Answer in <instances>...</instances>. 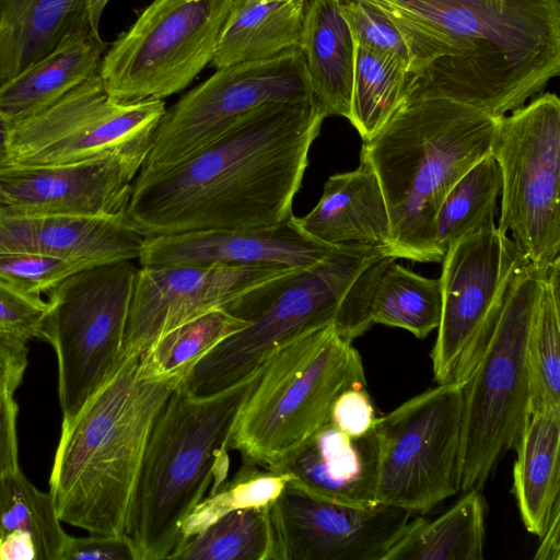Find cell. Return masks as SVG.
<instances>
[{"label": "cell", "instance_id": "obj_3", "mask_svg": "<svg viewBox=\"0 0 560 560\" xmlns=\"http://www.w3.org/2000/svg\"><path fill=\"white\" fill-rule=\"evenodd\" d=\"M390 258L384 247L343 244L313 266L290 269L236 296L222 308L248 325L209 350L184 382L197 395L222 390L285 342L331 324L352 341L374 325L371 295Z\"/></svg>", "mask_w": 560, "mask_h": 560}, {"label": "cell", "instance_id": "obj_29", "mask_svg": "<svg viewBox=\"0 0 560 560\" xmlns=\"http://www.w3.org/2000/svg\"><path fill=\"white\" fill-rule=\"evenodd\" d=\"M442 314L439 279L420 276L390 258L381 269L370 301L373 324L402 328L417 338L438 329Z\"/></svg>", "mask_w": 560, "mask_h": 560}, {"label": "cell", "instance_id": "obj_37", "mask_svg": "<svg viewBox=\"0 0 560 560\" xmlns=\"http://www.w3.org/2000/svg\"><path fill=\"white\" fill-rule=\"evenodd\" d=\"M90 268L58 256L18 252L0 254V278L28 294L42 295L77 271Z\"/></svg>", "mask_w": 560, "mask_h": 560}, {"label": "cell", "instance_id": "obj_12", "mask_svg": "<svg viewBox=\"0 0 560 560\" xmlns=\"http://www.w3.org/2000/svg\"><path fill=\"white\" fill-rule=\"evenodd\" d=\"M491 154L502 177L498 228L535 268L560 258V101L545 93L501 118Z\"/></svg>", "mask_w": 560, "mask_h": 560}, {"label": "cell", "instance_id": "obj_16", "mask_svg": "<svg viewBox=\"0 0 560 560\" xmlns=\"http://www.w3.org/2000/svg\"><path fill=\"white\" fill-rule=\"evenodd\" d=\"M411 515L386 504L331 502L288 481L269 505L273 560H382Z\"/></svg>", "mask_w": 560, "mask_h": 560}, {"label": "cell", "instance_id": "obj_40", "mask_svg": "<svg viewBox=\"0 0 560 560\" xmlns=\"http://www.w3.org/2000/svg\"><path fill=\"white\" fill-rule=\"evenodd\" d=\"M377 417L366 386L352 387L342 392L334 401L329 422L351 436L370 432Z\"/></svg>", "mask_w": 560, "mask_h": 560}, {"label": "cell", "instance_id": "obj_30", "mask_svg": "<svg viewBox=\"0 0 560 560\" xmlns=\"http://www.w3.org/2000/svg\"><path fill=\"white\" fill-rule=\"evenodd\" d=\"M247 325L222 307L207 312L156 339L140 355V373L178 384L209 350Z\"/></svg>", "mask_w": 560, "mask_h": 560}, {"label": "cell", "instance_id": "obj_9", "mask_svg": "<svg viewBox=\"0 0 560 560\" xmlns=\"http://www.w3.org/2000/svg\"><path fill=\"white\" fill-rule=\"evenodd\" d=\"M138 268L130 261L74 272L50 290L39 338L57 357L62 418L73 416L121 358Z\"/></svg>", "mask_w": 560, "mask_h": 560}, {"label": "cell", "instance_id": "obj_15", "mask_svg": "<svg viewBox=\"0 0 560 560\" xmlns=\"http://www.w3.org/2000/svg\"><path fill=\"white\" fill-rule=\"evenodd\" d=\"M165 109L161 100L113 101L96 72L44 110L13 124L7 165L62 164L122 149L152 137Z\"/></svg>", "mask_w": 560, "mask_h": 560}, {"label": "cell", "instance_id": "obj_17", "mask_svg": "<svg viewBox=\"0 0 560 560\" xmlns=\"http://www.w3.org/2000/svg\"><path fill=\"white\" fill-rule=\"evenodd\" d=\"M293 268L173 265L138 269L121 358L144 353L164 334Z\"/></svg>", "mask_w": 560, "mask_h": 560}, {"label": "cell", "instance_id": "obj_27", "mask_svg": "<svg viewBox=\"0 0 560 560\" xmlns=\"http://www.w3.org/2000/svg\"><path fill=\"white\" fill-rule=\"evenodd\" d=\"M303 4L304 0H236L210 65L220 69L265 61L299 49Z\"/></svg>", "mask_w": 560, "mask_h": 560}, {"label": "cell", "instance_id": "obj_28", "mask_svg": "<svg viewBox=\"0 0 560 560\" xmlns=\"http://www.w3.org/2000/svg\"><path fill=\"white\" fill-rule=\"evenodd\" d=\"M485 511L481 491H465L436 518L410 520L382 560H482Z\"/></svg>", "mask_w": 560, "mask_h": 560}, {"label": "cell", "instance_id": "obj_41", "mask_svg": "<svg viewBox=\"0 0 560 560\" xmlns=\"http://www.w3.org/2000/svg\"><path fill=\"white\" fill-rule=\"evenodd\" d=\"M61 560H137V557L126 535L90 534L89 537H70Z\"/></svg>", "mask_w": 560, "mask_h": 560}, {"label": "cell", "instance_id": "obj_19", "mask_svg": "<svg viewBox=\"0 0 560 560\" xmlns=\"http://www.w3.org/2000/svg\"><path fill=\"white\" fill-rule=\"evenodd\" d=\"M320 243L287 222L259 229L210 230L145 237L141 267L173 265L279 266L304 268L338 247Z\"/></svg>", "mask_w": 560, "mask_h": 560}, {"label": "cell", "instance_id": "obj_36", "mask_svg": "<svg viewBox=\"0 0 560 560\" xmlns=\"http://www.w3.org/2000/svg\"><path fill=\"white\" fill-rule=\"evenodd\" d=\"M291 479L293 476L290 472L272 471L243 462L231 481L224 482L218 490L206 495L183 521V545L232 512L269 506Z\"/></svg>", "mask_w": 560, "mask_h": 560}, {"label": "cell", "instance_id": "obj_20", "mask_svg": "<svg viewBox=\"0 0 560 560\" xmlns=\"http://www.w3.org/2000/svg\"><path fill=\"white\" fill-rule=\"evenodd\" d=\"M145 236L125 213H23L0 210V254L33 252L88 267L138 259Z\"/></svg>", "mask_w": 560, "mask_h": 560}, {"label": "cell", "instance_id": "obj_1", "mask_svg": "<svg viewBox=\"0 0 560 560\" xmlns=\"http://www.w3.org/2000/svg\"><path fill=\"white\" fill-rule=\"evenodd\" d=\"M325 118L316 101L258 106L173 170L135 179L125 214L145 237L282 224Z\"/></svg>", "mask_w": 560, "mask_h": 560}, {"label": "cell", "instance_id": "obj_38", "mask_svg": "<svg viewBox=\"0 0 560 560\" xmlns=\"http://www.w3.org/2000/svg\"><path fill=\"white\" fill-rule=\"evenodd\" d=\"M355 45L385 55L410 67L406 44L396 26L380 10L363 0H340Z\"/></svg>", "mask_w": 560, "mask_h": 560}, {"label": "cell", "instance_id": "obj_45", "mask_svg": "<svg viewBox=\"0 0 560 560\" xmlns=\"http://www.w3.org/2000/svg\"><path fill=\"white\" fill-rule=\"evenodd\" d=\"M541 541L534 556L535 560L560 559V511L551 520L548 528L540 537Z\"/></svg>", "mask_w": 560, "mask_h": 560}, {"label": "cell", "instance_id": "obj_26", "mask_svg": "<svg viewBox=\"0 0 560 560\" xmlns=\"http://www.w3.org/2000/svg\"><path fill=\"white\" fill-rule=\"evenodd\" d=\"M106 43L100 33L84 34L16 77L0 84V114L12 124L52 105L100 70Z\"/></svg>", "mask_w": 560, "mask_h": 560}, {"label": "cell", "instance_id": "obj_23", "mask_svg": "<svg viewBox=\"0 0 560 560\" xmlns=\"http://www.w3.org/2000/svg\"><path fill=\"white\" fill-rule=\"evenodd\" d=\"M294 220L303 233L327 245L360 244L388 250L390 221L385 198L362 153L354 171L329 176L313 210Z\"/></svg>", "mask_w": 560, "mask_h": 560}, {"label": "cell", "instance_id": "obj_10", "mask_svg": "<svg viewBox=\"0 0 560 560\" xmlns=\"http://www.w3.org/2000/svg\"><path fill=\"white\" fill-rule=\"evenodd\" d=\"M236 0H152L103 55L100 77L117 103L179 93L212 61Z\"/></svg>", "mask_w": 560, "mask_h": 560}, {"label": "cell", "instance_id": "obj_14", "mask_svg": "<svg viewBox=\"0 0 560 560\" xmlns=\"http://www.w3.org/2000/svg\"><path fill=\"white\" fill-rule=\"evenodd\" d=\"M523 258L494 221L447 247L439 279L442 314L430 354L438 384L468 382Z\"/></svg>", "mask_w": 560, "mask_h": 560}, {"label": "cell", "instance_id": "obj_39", "mask_svg": "<svg viewBox=\"0 0 560 560\" xmlns=\"http://www.w3.org/2000/svg\"><path fill=\"white\" fill-rule=\"evenodd\" d=\"M40 295L23 292L0 278V334L24 341L39 338L47 311Z\"/></svg>", "mask_w": 560, "mask_h": 560}, {"label": "cell", "instance_id": "obj_46", "mask_svg": "<svg viewBox=\"0 0 560 560\" xmlns=\"http://www.w3.org/2000/svg\"><path fill=\"white\" fill-rule=\"evenodd\" d=\"M13 124L0 114V166L7 165L10 159Z\"/></svg>", "mask_w": 560, "mask_h": 560}, {"label": "cell", "instance_id": "obj_8", "mask_svg": "<svg viewBox=\"0 0 560 560\" xmlns=\"http://www.w3.org/2000/svg\"><path fill=\"white\" fill-rule=\"evenodd\" d=\"M547 270L525 258L520 261L489 342L464 385L463 492L482 490L502 457L515 450L529 420L527 341Z\"/></svg>", "mask_w": 560, "mask_h": 560}, {"label": "cell", "instance_id": "obj_18", "mask_svg": "<svg viewBox=\"0 0 560 560\" xmlns=\"http://www.w3.org/2000/svg\"><path fill=\"white\" fill-rule=\"evenodd\" d=\"M152 137L94 158L52 165L0 166L3 209L23 213H125Z\"/></svg>", "mask_w": 560, "mask_h": 560}, {"label": "cell", "instance_id": "obj_7", "mask_svg": "<svg viewBox=\"0 0 560 560\" xmlns=\"http://www.w3.org/2000/svg\"><path fill=\"white\" fill-rule=\"evenodd\" d=\"M366 386L361 357L334 325L304 332L273 351L242 406L230 451L243 462L283 471L323 425L336 398Z\"/></svg>", "mask_w": 560, "mask_h": 560}, {"label": "cell", "instance_id": "obj_43", "mask_svg": "<svg viewBox=\"0 0 560 560\" xmlns=\"http://www.w3.org/2000/svg\"><path fill=\"white\" fill-rule=\"evenodd\" d=\"M27 353L26 341L0 334V397L21 385Z\"/></svg>", "mask_w": 560, "mask_h": 560}, {"label": "cell", "instance_id": "obj_2", "mask_svg": "<svg viewBox=\"0 0 560 560\" xmlns=\"http://www.w3.org/2000/svg\"><path fill=\"white\" fill-rule=\"evenodd\" d=\"M363 1L406 44L405 102L444 97L503 117L559 75V0Z\"/></svg>", "mask_w": 560, "mask_h": 560}, {"label": "cell", "instance_id": "obj_31", "mask_svg": "<svg viewBox=\"0 0 560 560\" xmlns=\"http://www.w3.org/2000/svg\"><path fill=\"white\" fill-rule=\"evenodd\" d=\"M530 413L560 408V258L547 270L528 341Z\"/></svg>", "mask_w": 560, "mask_h": 560}, {"label": "cell", "instance_id": "obj_32", "mask_svg": "<svg viewBox=\"0 0 560 560\" xmlns=\"http://www.w3.org/2000/svg\"><path fill=\"white\" fill-rule=\"evenodd\" d=\"M409 70L401 61L354 44L350 116L363 142L370 140L405 102Z\"/></svg>", "mask_w": 560, "mask_h": 560}, {"label": "cell", "instance_id": "obj_47", "mask_svg": "<svg viewBox=\"0 0 560 560\" xmlns=\"http://www.w3.org/2000/svg\"><path fill=\"white\" fill-rule=\"evenodd\" d=\"M2 209H3V205H2L1 199H0V210H2Z\"/></svg>", "mask_w": 560, "mask_h": 560}, {"label": "cell", "instance_id": "obj_13", "mask_svg": "<svg viewBox=\"0 0 560 560\" xmlns=\"http://www.w3.org/2000/svg\"><path fill=\"white\" fill-rule=\"evenodd\" d=\"M313 101L300 48L269 60L217 69L165 109L135 179H151L173 170L258 106Z\"/></svg>", "mask_w": 560, "mask_h": 560}, {"label": "cell", "instance_id": "obj_11", "mask_svg": "<svg viewBox=\"0 0 560 560\" xmlns=\"http://www.w3.org/2000/svg\"><path fill=\"white\" fill-rule=\"evenodd\" d=\"M376 501L425 514L460 491L464 385L438 384L377 418Z\"/></svg>", "mask_w": 560, "mask_h": 560}, {"label": "cell", "instance_id": "obj_4", "mask_svg": "<svg viewBox=\"0 0 560 560\" xmlns=\"http://www.w3.org/2000/svg\"><path fill=\"white\" fill-rule=\"evenodd\" d=\"M122 358L79 410L62 418L49 477L59 520L90 534L121 536L153 423L173 387Z\"/></svg>", "mask_w": 560, "mask_h": 560}, {"label": "cell", "instance_id": "obj_24", "mask_svg": "<svg viewBox=\"0 0 560 560\" xmlns=\"http://www.w3.org/2000/svg\"><path fill=\"white\" fill-rule=\"evenodd\" d=\"M301 50L316 103L326 116L349 118L354 42L340 0H304Z\"/></svg>", "mask_w": 560, "mask_h": 560}, {"label": "cell", "instance_id": "obj_34", "mask_svg": "<svg viewBox=\"0 0 560 560\" xmlns=\"http://www.w3.org/2000/svg\"><path fill=\"white\" fill-rule=\"evenodd\" d=\"M18 530L32 536L36 560H61L70 539L50 492L39 491L20 468L0 479V540Z\"/></svg>", "mask_w": 560, "mask_h": 560}, {"label": "cell", "instance_id": "obj_25", "mask_svg": "<svg viewBox=\"0 0 560 560\" xmlns=\"http://www.w3.org/2000/svg\"><path fill=\"white\" fill-rule=\"evenodd\" d=\"M515 450L513 491L521 518L541 537L560 511V408L532 412Z\"/></svg>", "mask_w": 560, "mask_h": 560}, {"label": "cell", "instance_id": "obj_5", "mask_svg": "<svg viewBox=\"0 0 560 560\" xmlns=\"http://www.w3.org/2000/svg\"><path fill=\"white\" fill-rule=\"evenodd\" d=\"M502 117L444 97L402 103L363 142L390 221L389 255L442 261L434 240L439 207L455 183L491 154Z\"/></svg>", "mask_w": 560, "mask_h": 560}, {"label": "cell", "instance_id": "obj_35", "mask_svg": "<svg viewBox=\"0 0 560 560\" xmlns=\"http://www.w3.org/2000/svg\"><path fill=\"white\" fill-rule=\"evenodd\" d=\"M269 506L232 512L185 541L172 560H273Z\"/></svg>", "mask_w": 560, "mask_h": 560}, {"label": "cell", "instance_id": "obj_21", "mask_svg": "<svg viewBox=\"0 0 560 560\" xmlns=\"http://www.w3.org/2000/svg\"><path fill=\"white\" fill-rule=\"evenodd\" d=\"M284 472L291 483L336 503L374 506L378 474V439L375 427L351 436L330 422L318 429L291 458Z\"/></svg>", "mask_w": 560, "mask_h": 560}, {"label": "cell", "instance_id": "obj_44", "mask_svg": "<svg viewBox=\"0 0 560 560\" xmlns=\"http://www.w3.org/2000/svg\"><path fill=\"white\" fill-rule=\"evenodd\" d=\"M0 560H36V548L28 533L12 532L0 540Z\"/></svg>", "mask_w": 560, "mask_h": 560}, {"label": "cell", "instance_id": "obj_42", "mask_svg": "<svg viewBox=\"0 0 560 560\" xmlns=\"http://www.w3.org/2000/svg\"><path fill=\"white\" fill-rule=\"evenodd\" d=\"M14 393L0 397V479L20 468L16 419L19 407Z\"/></svg>", "mask_w": 560, "mask_h": 560}, {"label": "cell", "instance_id": "obj_22", "mask_svg": "<svg viewBox=\"0 0 560 560\" xmlns=\"http://www.w3.org/2000/svg\"><path fill=\"white\" fill-rule=\"evenodd\" d=\"M109 0H0V84L71 38L98 33Z\"/></svg>", "mask_w": 560, "mask_h": 560}, {"label": "cell", "instance_id": "obj_33", "mask_svg": "<svg viewBox=\"0 0 560 560\" xmlns=\"http://www.w3.org/2000/svg\"><path fill=\"white\" fill-rule=\"evenodd\" d=\"M502 177L492 154L469 168L450 189L434 220V240L444 255L462 237L493 222Z\"/></svg>", "mask_w": 560, "mask_h": 560}, {"label": "cell", "instance_id": "obj_6", "mask_svg": "<svg viewBox=\"0 0 560 560\" xmlns=\"http://www.w3.org/2000/svg\"><path fill=\"white\" fill-rule=\"evenodd\" d=\"M262 365L209 395L175 385L151 429L130 501L125 535L137 560L173 559L191 510L225 481L237 415Z\"/></svg>", "mask_w": 560, "mask_h": 560}]
</instances>
